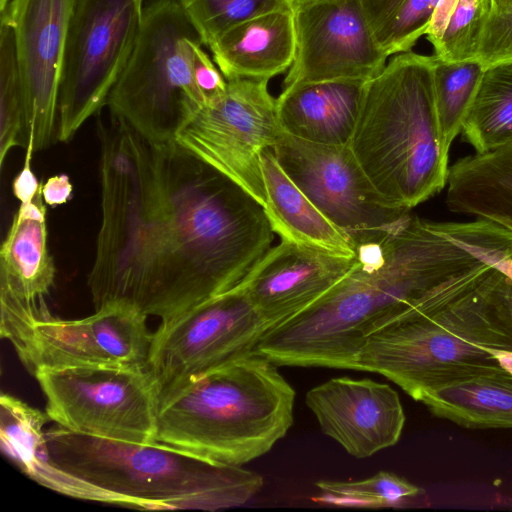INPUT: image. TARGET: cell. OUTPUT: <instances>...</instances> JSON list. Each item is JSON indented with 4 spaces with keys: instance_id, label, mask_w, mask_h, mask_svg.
Listing matches in <instances>:
<instances>
[{
    "instance_id": "cell-1",
    "label": "cell",
    "mask_w": 512,
    "mask_h": 512,
    "mask_svg": "<svg viewBox=\"0 0 512 512\" xmlns=\"http://www.w3.org/2000/svg\"><path fill=\"white\" fill-rule=\"evenodd\" d=\"M155 162L134 305L166 323L237 286L274 232L256 198L176 142Z\"/></svg>"
},
{
    "instance_id": "cell-2",
    "label": "cell",
    "mask_w": 512,
    "mask_h": 512,
    "mask_svg": "<svg viewBox=\"0 0 512 512\" xmlns=\"http://www.w3.org/2000/svg\"><path fill=\"white\" fill-rule=\"evenodd\" d=\"M358 263L310 306L268 329L254 351L277 366L359 370L367 336L390 318L493 267L409 214L356 248Z\"/></svg>"
},
{
    "instance_id": "cell-3",
    "label": "cell",
    "mask_w": 512,
    "mask_h": 512,
    "mask_svg": "<svg viewBox=\"0 0 512 512\" xmlns=\"http://www.w3.org/2000/svg\"><path fill=\"white\" fill-rule=\"evenodd\" d=\"M502 277L494 268L390 318L367 336L359 371L383 375L419 402L443 385L505 369L512 318Z\"/></svg>"
},
{
    "instance_id": "cell-4",
    "label": "cell",
    "mask_w": 512,
    "mask_h": 512,
    "mask_svg": "<svg viewBox=\"0 0 512 512\" xmlns=\"http://www.w3.org/2000/svg\"><path fill=\"white\" fill-rule=\"evenodd\" d=\"M51 462L75 482L78 499L141 509L216 511L241 506L263 487L242 466L212 462L160 443L45 432Z\"/></svg>"
},
{
    "instance_id": "cell-5",
    "label": "cell",
    "mask_w": 512,
    "mask_h": 512,
    "mask_svg": "<svg viewBox=\"0 0 512 512\" xmlns=\"http://www.w3.org/2000/svg\"><path fill=\"white\" fill-rule=\"evenodd\" d=\"M295 395L278 366L253 350L160 401L155 441L212 462L242 466L287 434Z\"/></svg>"
},
{
    "instance_id": "cell-6",
    "label": "cell",
    "mask_w": 512,
    "mask_h": 512,
    "mask_svg": "<svg viewBox=\"0 0 512 512\" xmlns=\"http://www.w3.org/2000/svg\"><path fill=\"white\" fill-rule=\"evenodd\" d=\"M435 57L393 56L367 81L349 147L387 200L411 209L447 185L449 152L442 144L434 97Z\"/></svg>"
},
{
    "instance_id": "cell-7",
    "label": "cell",
    "mask_w": 512,
    "mask_h": 512,
    "mask_svg": "<svg viewBox=\"0 0 512 512\" xmlns=\"http://www.w3.org/2000/svg\"><path fill=\"white\" fill-rule=\"evenodd\" d=\"M202 39L177 0H151L139 35L106 105L155 145L175 143L178 132L204 106L193 76Z\"/></svg>"
},
{
    "instance_id": "cell-8",
    "label": "cell",
    "mask_w": 512,
    "mask_h": 512,
    "mask_svg": "<svg viewBox=\"0 0 512 512\" xmlns=\"http://www.w3.org/2000/svg\"><path fill=\"white\" fill-rule=\"evenodd\" d=\"M144 0H77L64 47L56 139L69 142L107 103L142 24Z\"/></svg>"
},
{
    "instance_id": "cell-9",
    "label": "cell",
    "mask_w": 512,
    "mask_h": 512,
    "mask_svg": "<svg viewBox=\"0 0 512 512\" xmlns=\"http://www.w3.org/2000/svg\"><path fill=\"white\" fill-rule=\"evenodd\" d=\"M33 376L45 396V412L58 426L119 441L155 442L158 396L146 368H40Z\"/></svg>"
},
{
    "instance_id": "cell-10",
    "label": "cell",
    "mask_w": 512,
    "mask_h": 512,
    "mask_svg": "<svg viewBox=\"0 0 512 512\" xmlns=\"http://www.w3.org/2000/svg\"><path fill=\"white\" fill-rule=\"evenodd\" d=\"M268 329L239 284L161 323L146 367L158 405L201 374L253 351Z\"/></svg>"
},
{
    "instance_id": "cell-11",
    "label": "cell",
    "mask_w": 512,
    "mask_h": 512,
    "mask_svg": "<svg viewBox=\"0 0 512 512\" xmlns=\"http://www.w3.org/2000/svg\"><path fill=\"white\" fill-rule=\"evenodd\" d=\"M275 158L314 206L357 247L395 228L411 209L394 205L372 184L348 145L305 141L281 132Z\"/></svg>"
},
{
    "instance_id": "cell-12",
    "label": "cell",
    "mask_w": 512,
    "mask_h": 512,
    "mask_svg": "<svg viewBox=\"0 0 512 512\" xmlns=\"http://www.w3.org/2000/svg\"><path fill=\"white\" fill-rule=\"evenodd\" d=\"M268 80H227L225 93L205 104L175 142L266 202L261 154L282 132Z\"/></svg>"
},
{
    "instance_id": "cell-13",
    "label": "cell",
    "mask_w": 512,
    "mask_h": 512,
    "mask_svg": "<svg viewBox=\"0 0 512 512\" xmlns=\"http://www.w3.org/2000/svg\"><path fill=\"white\" fill-rule=\"evenodd\" d=\"M147 317L126 302L107 303L75 320L50 314L33 324L15 351L31 374L40 368H146L153 339Z\"/></svg>"
},
{
    "instance_id": "cell-14",
    "label": "cell",
    "mask_w": 512,
    "mask_h": 512,
    "mask_svg": "<svg viewBox=\"0 0 512 512\" xmlns=\"http://www.w3.org/2000/svg\"><path fill=\"white\" fill-rule=\"evenodd\" d=\"M296 51L284 87L333 81H369L387 64L362 0L295 3Z\"/></svg>"
},
{
    "instance_id": "cell-15",
    "label": "cell",
    "mask_w": 512,
    "mask_h": 512,
    "mask_svg": "<svg viewBox=\"0 0 512 512\" xmlns=\"http://www.w3.org/2000/svg\"><path fill=\"white\" fill-rule=\"evenodd\" d=\"M76 1L10 0L3 10L14 30L27 143L32 142L35 151L56 138L61 65Z\"/></svg>"
},
{
    "instance_id": "cell-16",
    "label": "cell",
    "mask_w": 512,
    "mask_h": 512,
    "mask_svg": "<svg viewBox=\"0 0 512 512\" xmlns=\"http://www.w3.org/2000/svg\"><path fill=\"white\" fill-rule=\"evenodd\" d=\"M46 206L42 187L32 201L20 203L0 249V334L15 350L33 324L51 314L44 298L54 286L56 268Z\"/></svg>"
},
{
    "instance_id": "cell-17",
    "label": "cell",
    "mask_w": 512,
    "mask_h": 512,
    "mask_svg": "<svg viewBox=\"0 0 512 512\" xmlns=\"http://www.w3.org/2000/svg\"><path fill=\"white\" fill-rule=\"evenodd\" d=\"M305 403L323 434L359 459L394 446L405 424L398 393L368 378H332L311 388Z\"/></svg>"
},
{
    "instance_id": "cell-18",
    "label": "cell",
    "mask_w": 512,
    "mask_h": 512,
    "mask_svg": "<svg viewBox=\"0 0 512 512\" xmlns=\"http://www.w3.org/2000/svg\"><path fill=\"white\" fill-rule=\"evenodd\" d=\"M358 263V256L281 240L239 283L269 329L313 304Z\"/></svg>"
},
{
    "instance_id": "cell-19",
    "label": "cell",
    "mask_w": 512,
    "mask_h": 512,
    "mask_svg": "<svg viewBox=\"0 0 512 512\" xmlns=\"http://www.w3.org/2000/svg\"><path fill=\"white\" fill-rule=\"evenodd\" d=\"M366 83L333 80L283 88L276 99L282 131L313 143L349 145Z\"/></svg>"
},
{
    "instance_id": "cell-20",
    "label": "cell",
    "mask_w": 512,
    "mask_h": 512,
    "mask_svg": "<svg viewBox=\"0 0 512 512\" xmlns=\"http://www.w3.org/2000/svg\"><path fill=\"white\" fill-rule=\"evenodd\" d=\"M226 80H270L289 70L296 51L294 9L246 20L209 46Z\"/></svg>"
},
{
    "instance_id": "cell-21",
    "label": "cell",
    "mask_w": 512,
    "mask_h": 512,
    "mask_svg": "<svg viewBox=\"0 0 512 512\" xmlns=\"http://www.w3.org/2000/svg\"><path fill=\"white\" fill-rule=\"evenodd\" d=\"M446 186L451 212L512 231V144L460 158L449 167Z\"/></svg>"
},
{
    "instance_id": "cell-22",
    "label": "cell",
    "mask_w": 512,
    "mask_h": 512,
    "mask_svg": "<svg viewBox=\"0 0 512 512\" xmlns=\"http://www.w3.org/2000/svg\"><path fill=\"white\" fill-rule=\"evenodd\" d=\"M265 213L282 240L354 255L351 240L332 224L282 169L271 148L261 154Z\"/></svg>"
},
{
    "instance_id": "cell-23",
    "label": "cell",
    "mask_w": 512,
    "mask_h": 512,
    "mask_svg": "<svg viewBox=\"0 0 512 512\" xmlns=\"http://www.w3.org/2000/svg\"><path fill=\"white\" fill-rule=\"evenodd\" d=\"M419 402L434 416L468 429H512V373L502 369L455 381Z\"/></svg>"
},
{
    "instance_id": "cell-24",
    "label": "cell",
    "mask_w": 512,
    "mask_h": 512,
    "mask_svg": "<svg viewBox=\"0 0 512 512\" xmlns=\"http://www.w3.org/2000/svg\"><path fill=\"white\" fill-rule=\"evenodd\" d=\"M460 134L478 154L512 144V62L484 68Z\"/></svg>"
},
{
    "instance_id": "cell-25",
    "label": "cell",
    "mask_w": 512,
    "mask_h": 512,
    "mask_svg": "<svg viewBox=\"0 0 512 512\" xmlns=\"http://www.w3.org/2000/svg\"><path fill=\"white\" fill-rule=\"evenodd\" d=\"M47 413L2 392L0 396V440L4 453L21 471L38 484L51 489L57 467L48 454L45 424Z\"/></svg>"
},
{
    "instance_id": "cell-26",
    "label": "cell",
    "mask_w": 512,
    "mask_h": 512,
    "mask_svg": "<svg viewBox=\"0 0 512 512\" xmlns=\"http://www.w3.org/2000/svg\"><path fill=\"white\" fill-rule=\"evenodd\" d=\"M490 9L491 0H440L426 33L433 56L444 62L476 60Z\"/></svg>"
},
{
    "instance_id": "cell-27",
    "label": "cell",
    "mask_w": 512,
    "mask_h": 512,
    "mask_svg": "<svg viewBox=\"0 0 512 512\" xmlns=\"http://www.w3.org/2000/svg\"><path fill=\"white\" fill-rule=\"evenodd\" d=\"M376 41L389 57L426 35L440 0H362Z\"/></svg>"
},
{
    "instance_id": "cell-28",
    "label": "cell",
    "mask_w": 512,
    "mask_h": 512,
    "mask_svg": "<svg viewBox=\"0 0 512 512\" xmlns=\"http://www.w3.org/2000/svg\"><path fill=\"white\" fill-rule=\"evenodd\" d=\"M483 71V65L477 60L444 62L435 58L436 114L442 144L447 152L461 133Z\"/></svg>"
},
{
    "instance_id": "cell-29",
    "label": "cell",
    "mask_w": 512,
    "mask_h": 512,
    "mask_svg": "<svg viewBox=\"0 0 512 512\" xmlns=\"http://www.w3.org/2000/svg\"><path fill=\"white\" fill-rule=\"evenodd\" d=\"M315 485L320 491L316 502L340 507L403 508L424 495L420 487L388 471L355 481L320 480Z\"/></svg>"
},
{
    "instance_id": "cell-30",
    "label": "cell",
    "mask_w": 512,
    "mask_h": 512,
    "mask_svg": "<svg viewBox=\"0 0 512 512\" xmlns=\"http://www.w3.org/2000/svg\"><path fill=\"white\" fill-rule=\"evenodd\" d=\"M27 125L14 30L6 11L0 20V166L14 147H26Z\"/></svg>"
},
{
    "instance_id": "cell-31",
    "label": "cell",
    "mask_w": 512,
    "mask_h": 512,
    "mask_svg": "<svg viewBox=\"0 0 512 512\" xmlns=\"http://www.w3.org/2000/svg\"><path fill=\"white\" fill-rule=\"evenodd\" d=\"M207 47L232 27L277 10L294 9L295 0H177Z\"/></svg>"
},
{
    "instance_id": "cell-32",
    "label": "cell",
    "mask_w": 512,
    "mask_h": 512,
    "mask_svg": "<svg viewBox=\"0 0 512 512\" xmlns=\"http://www.w3.org/2000/svg\"><path fill=\"white\" fill-rule=\"evenodd\" d=\"M434 224L445 236L512 280L511 230L482 219Z\"/></svg>"
},
{
    "instance_id": "cell-33",
    "label": "cell",
    "mask_w": 512,
    "mask_h": 512,
    "mask_svg": "<svg viewBox=\"0 0 512 512\" xmlns=\"http://www.w3.org/2000/svg\"><path fill=\"white\" fill-rule=\"evenodd\" d=\"M483 67L512 62V0L491 3L477 50Z\"/></svg>"
},
{
    "instance_id": "cell-34",
    "label": "cell",
    "mask_w": 512,
    "mask_h": 512,
    "mask_svg": "<svg viewBox=\"0 0 512 512\" xmlns=\"http://www.w3.org/2000/svg\"><path fill=\"white\" fill-rule=\"evenodd\" d=\"M193 76L205 104L222 96L227 89V80L201 45L194 51Z\"/></svg>"
},
{
    "instance_id": "cell-35",
    "label": "cell",
    "mask_w": 512,
    "mask_h": 512,
    "mask_svg": "<svg viewBox=\"0 0 512 512\" xmlns=\"http://www.w3.org/2000/svg\"><path fill=\"white\" fill-rule=\"evenodd\" d=\"M25 160L22 169L18 172L12 182V192L20 203L32 201L42 187L31 168V160L34 150L32 142L27 143Z\"/></svg>"
},
{
    "instance_id": "cell-36",
    "label": "cell",
    "mask_w": 512,
    "mask_h": 512,
    "mask_svg": "<svg viewBox=\"0 0 512 512\" xmlns=\"http://www.w3.org/2000/svg\"><path fill=\"white\" fill-rule=\"evenodd\" d=\"M72 194L73 185L69 176L64 173L51 176L42 184L43 200L52 208L69 202Z\"/></svg>"
},
{
    "instance_id": "cell-37",
    "label": "cell",
    "mask_w": 512,
    "mask_h": 512,
    "mask_svg": "<svg viewBox=\"0 0 512 512\" xmlns=\"http://www.w3.org/2000/svg\"><path fill=\"white\" fill-rule=\"evenodd\" d=\"M501 288H502V292H503L510 316L512 318V280H510L504 274H503V277L501 280Z\"/></svg>"
},
{
    "instance_id": "cell-38",
    "label": "cell",
    "mask_w": 512,
    "mask_h": 512,
    "mask_svg": "<svg viewBox=\"0 0 512 512\" xmlns=\"http://www.w3.org/2000/svg\"><path fill=\"white\" fill-rule=\"evenodd\" d=\"M9 1L10 0H0V11H3L7 7Z\"/></svg>"
},
{
    "instance_id": "cell-39",
    "label": "cell",
    "mask_w": 512,
    "mask_h": 512,
    "mask_svg": "<svg viewBox=\"0 0 512 512\" xmlns=\"http://www.w3.org/2000/svg\"><path fill=\"white\" fill-rule=\"evenodd\" d=\"M509 504H510V506H511V508H512V501H511Z\"/></svg>"
},
{
    "instance_id": "cell-40",
    "label": "cell",
    "mask_w": 512,
    "mask_h": 512,
    "mask_svg": "<svg viewBox=\"0 0 512 512\" xmlns=\"http://www.w3.org/2000/svg\"><path fill=\"white\" fill-rule=\"evenodd\" d=\"M495 1H498V0H491V3H492V2H495Z\"/></svg>"
},
{
    "instance_id": "cell-41",
    "label": "cell",
    "mask_w": 512,
    "mask_h": 512,
    "mask_svg": "<svg viewBox=\"0 0 512 512\" xmlns=\"http://www.w3.org/2000/svg\"><path fill=\"white\" fill-rule=\"evenodd\" d=\"M298 1H302V0H296V2H298Z\"/></svg>"
}]
</instances>
